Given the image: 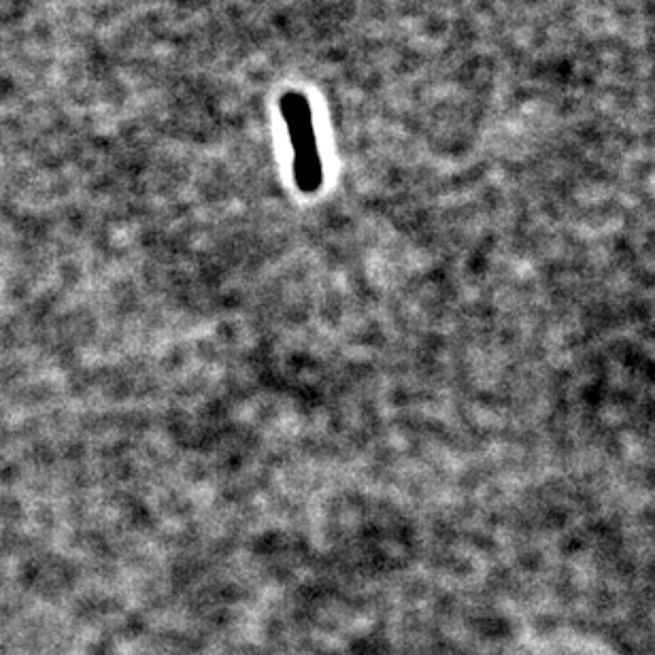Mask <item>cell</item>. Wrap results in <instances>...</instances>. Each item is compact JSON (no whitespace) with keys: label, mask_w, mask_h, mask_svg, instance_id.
I'll use <instances>...</instances> for the list:
<instances>
[{"label":"cell","mask_w":655,"mask_h":655,"mask_svg":"<svg viewBox=\"0 0 655 655\" xmlns=\"http://www.w3.org/2000/svg\"><path fill=\"white\" fill-rule=\"evenodd\" d=\"M279 109L294 151L296 186L302 194H315L324 183V166L317 147L309 98L302 92L290 90L281 96Z\"/></svg>","instance_id":"cell-1"}]
</instances>
